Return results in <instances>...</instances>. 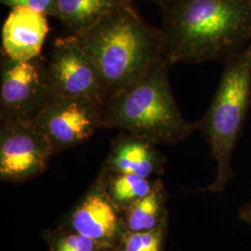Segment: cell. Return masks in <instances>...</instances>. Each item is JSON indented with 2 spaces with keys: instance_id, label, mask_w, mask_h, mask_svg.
<instances>
[{
  "instance_id": "1",
  "label": "cell",
  "mask_w": 251,
  "mask_h": 251,
  "mask_svg": "<svg viewBox=\"0 0 251 251\" xmlns=\"http://www.w3.org/2000/svg\"><path fill=\"white\" fill-rule=\"evenodd\" d=\"M161 9L171 65L225 63L251 44V0H169Z\"/></svg>"
},
{
  "instance_id": "20",
  "label": "cell",
  "mask_w": 251,
  "mask_h": 251,
  "mask_svg": "<svg viewBox=\"0 0 251 251\" xmlns=\"http://www.w3.org/2000/svg\"><path fill=\"white\" fill-rule=\"evenodd\" d=\"M117 251V250H111V251Z\"/></svg>"
},
{
  "instance_id": "15",
  "label": "cell",
  "mask_w": 251,
  "mask_h": 251,
  "mask_svg": "<svg viewBox=\"0 0 251 251\" xmlns=\"http://www.w3.org/2000/svg\"><path fill=\"white\" fill-rule=\"evenodd\" d=\"M168 223L147 232L126 233L117 251H163Z\"/></svg>"
},
{
  "instance_id": "4",
  "label": "cell",
  "mask_w": 251,
  "mask_h": 251,
  "mask_svg": "<svg viewBox=\"0 0 251 251\" xmlns=\"http://www.w3.org/2000/svg\"><path fill=\"white\" fill-rule=\"evenodd\" d=\"M251 101V44L225 63L213 100L198 126L216 163L215 179L205 191H225L233 178L232 158Z\"/></svg>"
},
{
  "instance_id": "5",
  "label": "cell",
  "mask_w": 251,
  "mask_h": 251,
  "mask_svg": "<svg viewBox=\"0 0 251 251\" xmlns=\"http://www.w3.org/2000/svg\"><path fill=\"white\" fill-rule=\"evenodd\" d=\"M48 63L39 56L30 61H1L0 118L33 119L52 96Z\"/></svg>"
},
{
  "instance_id": "17",
  "label": "cell",
  "mask_w": 251,
  "mask_h": 251,
  "mask_svg": "<svg viewBox=\"0 0 251 251\" xmlns=\"http://www.w3.org/2000/svg\"><path fill=\"white\" fill-rule=\"evenodd\" d=\"M6 6L13 8H27L36 10L46 16L53 15L55 0H0Z\"/></svg>"
},
{
  "instance_id": "6",
  "label": "cell",
  "mask_w": 251,
  "mask_h": 251,
  "mask_svg": "<svg viewBox=\"0 0 251 251\" xmlns=\"http://www.w3.org/2000/svg\"><path fill=\"white\" fill-rule=\"evenodd\" d=\"M55 153L49 139L33 119L1 121L0 179L19 183L45 171Z\"/></svg>"
},
{
  "instance_id": "11",
  "label": "cell",
  "mask_w": 251,
  "mask_h": 251,
  "mask_svg": "<svg viewBox=\"0 0 251 251\" xmlns=\"http://www.w3.org/2000/svg\"><path fill=\"white\" fill-rule=\"evenodd\" d=\"M164 168L165 159L155 144L142 137L125 133L112 145L102 171L152 179L162 174Z\"/></svg>"
},
{
  "instance_id": "8",
  "label": "cell",
  "mask_w": 251,
  "mask_h": 251,
  "mask_svg": "<svg viewBox=\"0 0 251 251\" xmlns=\"http://www.w3.org/2000/svg\"><path fill=\"white\" fill-rule=\"evenodd\" d=\"M101 117L102 106L93 100L52 94L33 121L56 152L88 141L101 127Z\"/></svg>"
},
{
  "instance_id": "13",
  "label": "cell",
  "mask_w": 251,
  "mask_h": 251,
  "mask_svg": "<svg viewBox=\"0 0 251 251\" xmlns=\"http://www.w3.org/2000/svg\"><path fill=\"white\" fill-rule=\"evenodd\" d=\"M126 233L147 232L168 223L167 194L161 180L156 179L154 188L122 212Z\"/></svg>"
},
{
  "instance_id": "16",
  "label": "cell",
  "mask_w": 251,
  "mask_h": 251,
  "mask_svg": "<svg viewBox=\"0 0 251 251\" xmlns=\"http://www.w3.org/2000/svg\"><path fill=\"white\" fill-rule=\"evenodd\" d=\"M90 238L69 228L57 231L50 238V251H108Z\"/></svg>"
},
{
  "instance_id": "3",
  "label": "cell",
  "mask_w": 251,
  "mask_h": 251,
  "mask_svg": "<svg viewBox=\"0 0 251 251\" xmlns=\"http://www.w3.org/2000/svg\"><path fill=\"white\" fill-rule=\"evenodd\" d=\"M171 65L156 64L144 77L108 97L101 127L118 128L154 144H177L197 127L181 115L169 79Z\"/></svg>"
},
{
  "instance_id": "19",
  "label": "cell",
  "mask_w": 251,
  "mask_h": 251,
  "mask_svg": "<svg viewBox=\"0 0 251 251\" xmlns=\"http://www.w3.org/2000/svg\"><path fill=\"white\" fill-rule=\"evenodd\" d=\"M126 1H127V2H129V3H131V1L132 0H126ZM151 1H152V2H154L155 4H157L160 8H162L169 0H151Z\"/></svg>"
},
{
  "instance_id": "9",
  "label": "cell",
  "mask_w": 251,
  "mask_h": 251,
  "mask_svg": "<svg viewBox=\"0 0 251 251\" xmlns=\"http://www.w3.org/2000/svg\"><path fill=\"white\" fill-rule=\"evenodd\" d=\"M67 228L105 249L117 250L126 230L122 212L108 197L100 177L73 208Z\"/></svg>"
},
{
  "instance_id": "2",
  "label": "cell",
  "mask_w": 251,
  "mask_h": 251,
  "mask_svg": "<svg viewBox=\"0 0 251 251\" xmlns=\"http://www.w3.org/2000/svg\"><path fill=\"white\" fill-rule=\"evenodd\" d=\"M75 36L98 69L107 98L166 60L161 30L147 24L131 4Z\"/></svg>"
},
{
  "instance_id": "7",
  "label": "cell",
  "mask_w": 251,
  "mask_h": 251,
  "mask_svg": "<svg viewBox=\"0 0 251 251\" xmlns=\"http://www.w3.org/2000/svg\"><path fill=\"white\" fill-rule=\"evenodd\" d=\"M48 70L53 94L90 100L103 107L107 100L105 87L76 36L55 39Z\"/></svg>"
},
{
  "instance_id": "14",
  "label": "cell",
  "mask_w": 251,
  "mask_h": 251,
  "mask_svg": "<svg viewBox=\"0 0 251 251\" xmlns=\"http://www.w3.org/2000/svg\"><path fill=\"white\" fill-rule=\"evenodd\" d=\"M99 177L108 197L121 212L147 196L154 188L157 179H146L133 174L109 173L102 170Z\"/></svg>"
},
{
  "instance_id": "18",
  "label": "cell",
  "mask_w": 251,
  "mask_h": 251,
  "mask_svg": "<svg viewBox=\"0 0 251 251\" xmlns=\"http://www.w3.org/2000/svg\"><path fill=\"white\" fill-rule=\"evenodd\" d=\"M239 219L244 223L251 225V201L241 208L239 211Z\"/></svg>"
},
{
  "instance_id": "10",
  "label": "cell",
  "mask_w": 251,
  "mask_h": 251,
  "mask_svg": "<svg viewBox=\"0 0 251 251\" xmlns=\"http://www.w3.org/2000/svg\"><path fill=\"white\" fill-rule=\"evenodd\" d=\"M49 32L45 14L27 8H13L2 27L4 57L30 61L40 55Z\"/></svg>"
},
{
  "instance_id": "12",
  "label": "cell",
  "mask_w": 251,
  "mask_h": 251,
  "mask_svg": "<svg viewBox=\"0 0 251 251\" xmlns=\"http://www.w3.org/2000/svg\"><path fill=\"white\" fill-rule=\"evenodd\" d=\"M131 4L126 0H55L52 17L71 35L80 36L113 11Z\"/></svg>"
}]
</instances>
